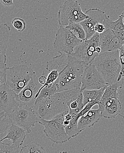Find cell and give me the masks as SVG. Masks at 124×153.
<instances>
[{
  "label": "cell",
  "instance_id": "e575fe53",
  "mask_svg": "<svg viewBox=\"0 0 124 153\" xmlns=\"http://www.w3.org/2000/svg\"><path fill=\"white\" fill-rule=\"evenodd\" d=\"M116 36H117V38L120 40L121 43L122 45H124V31L121 32H117L114 31Z\"/></svg>",
  "mask_w": 124,
  "mask_h": 153
},
{
  "label": "cell",
  "instance_id": "d4e9b609",
  "mask_svg": "<svg viewBox=\"0 0 124 153\" xmlns=\"http://www.w3.org/2000/svg\"><path fill=\"white\" fill-rule=\"evenodd\" d=\"M65 27L69 29L78 39L81 40H84L86 39V33L80 23H75Z\"/></svg>",
  "mask_w": 124,
  "mask_h": 153
},
{
  "label": "cell",
  "instance_id": "277c9868",
  "mask_svg": "<svg viewBox=\"0 0 124 153\" xmlns=\"http://www.w3.org/2000/svg\"><path fill=\"white\" fill-rule=\"evenodd\" d=\"M35 74L36 72L27 65H15L7 69L6 84L18 94Z\"/></svg>",
  "mask_w": 124,
  "mask_h": 153
},
{
  "label": "cell",
  "instance_id": "d590c367",
  "mask_svg": "<svg viewBox=\"0 0 124 153\" xmlns=\"http://www.w3.org/2000/svg\"><path fill=\"white\" fill-rule=\"evenodd\" d=\"M46 80H47V77L44 76H41L39 77V81L41 84L42 85H44L46 82Z\"/></svg>",
  "mask_w": 124,
  "mask_h": 153
},
{
  "label": "cell",
  "instance_id": "1f68e13d",
  "mask_svg": "<svg viewBox=\"0 0 124 153\" xmlns=\"http://www.w3.org/2000/svg\"><path fill=\"white\" fill-rule=\"evenodd\" d=\"M119 51L121 65H122V69H121V73L118 79V82L120 81L124 76V45H123L119 49Z\"/></svg>",
  "mask_w": 124,
  "mask_h": 153
},
{
  "label": "cell",
  "instance_id": "5b68a950",
  "mask_svg": "<svg viewBox=\"0 0 124 153\" xmlns=\"http://www.w3.org/2000/svg\"><path fill=\"white\" fill-rule=\"evenodd\" d=\"M68 112L66 111L49 120L39 118L38 123L44 126V133L54 143H64L71 139L66 134L64 125L65 116Z\"/></svg>",
  "mask_w": 124,
  "mask_h": 153
},
{
  "label": "cell",
  "instance_id": "cb8c5ba5",
  "mask_svg": "<svg viewBox=\"0 0 124 153\" xmlns=\"http://www.w3.org/2000/svg\"><path fill=\"white\" fill-rule=\"evenodd\" d=\"M57 92L58 91L55 82L50 86L43 87L41 90L39 91L36 96L35 102L48 98Z\"/></svg>",
  "mask_w": 124,
  "mask_h": 153
},
{
  "label": "cell",
  "instance_id": "836d02e7",
  "mask_svg": "<svg viewBox=\"0 0 124 153\" xmlns=\"http://www.w3.org/2000/svg\"><path fill=\"white\" fill-rule=\"evenodd\" d=\"M0 3L5 7H10L14 5L13 0H0Z\"/></svg>",
  "mask_w": 124,
  "mask_h": 153
},
{
  "label": "cell",
  "instance_id": "3957f363",
  "mask_svg": "<svg viewBox=\"0 0 124 153\" xmlns=\"http://www.w3.org/2000/svg\"><path fill=\"white\" fill-rule=\"evenodd\" d=\"M92 63L101 74L106 83L118 82L122 69L119 50L101 53Z\"/></svg>",
  "mask_w": 124,
  "mask_h": 153
},
{
  "label": "cell",
  "instance_id": "8fae6325",
  "mask_svg": "<svg viewBox=\"0 0 124 153\" xmlns=\"http://www.w3.org/2000/svg\"><path fill=\"white\" fill-rule=\"evenodd\" d=\"M11 28L7 24H2L0 28V85L6 82V72L8 69L6 65V51L10 38Z\"/></svg>",
  "mask_w": 124,
  "mask_h": 153
},
{
  "label": "cell",
  "instance_id": "83f0119b",
  "mask_svg": "<svg viewBox=\"0 0 124 153\" xmlns=\"http://www.w3.org/2000/svg\"><path fill=\"white\" fill-rule=\"evenodd\" d=\"M20 147H15L12 144H5L0 142V153H20Z\"/></svg>",
  "mask_w": 124,
  "mask_h": 153
},
{
  "label": "cell",
  "instance_id": "8d00e7d4",
  "mask_svg": "<svg viewBox=\"0 0 124 153\" xmlns=\"http://www.w3.org/2000/svg\"><path fill=\"white\" fill-rule=\"evenodd\" d=\"M121 15L123 16V20L124 21V10L123 11V13H122V15Z\"/></svg>",
  "mask_w": 124,
  "mask_h": 153
},
{
  "label": "cell",
  "instance_id": "ffe728a7",
  "mask_svg": "<svg viewBox=\"0 0 124 153\" xmlns=\"http://www.w3.org/2000/svg\"><path fill=\"white\" fill-rule=\"evenodd\" d=\"M109 84L103 87L100 89L91 90H85L82 91L83 96V104L86 105L88 103L92 102H100L106 88Z\"/></svg>",
  "mask_w": 124,
  "mask_h": 153
},
{
  "label": "cell",
  "instance_id": "52a82bcc",
  "mask_svg": "<svg viewBox=\"0 0 124 153\" xmlns=\"http://www.w3.org/2000/svg\"><path fill=\"white\" fill-rule=\"evenodd\" d=\"M99 46L100 34L96 32L90 39L81 41L80 44L75 48L71 55L87 67L100 54L97 50Z\"/></svg>",
  "mask_w": 124,
  "mask_h": 153
},
{
  "label": "cell",
  "instance_id": "44dd1931",
  "mask_svg": "<svg viewBox=\"0 0 124 153\" xmlns=\"http://www.w3.org/2000/svg\"><path fill=\"white\" fill-rule=\"evenodd\" d=\"M70 114L72 115V118L69 125L65 126V128L66 134L72 138L77 136L81 132L78 128V120L80 117L78 116V114Z\"/></svg>",
  "mask_w": 124,
  "mask_h": 153
},
{
  "label": "cell",
  "instance_id": "7a4b0ae2",
  "mask_svg": "<svg viewBox=\"0 0 124 153\" xmlns=\"http://www.w3.org/2000/svg\"><path fill=\"white\" fill-rule=\"evenodd\" d=\"M86 66L71 54L67 65L59 74L55 82L57 91L80 89L84 72Z\"/></svg>",
  "mask_w": 124,
  "mask_h": 153
},
{
  "label": "cell",
  "instance_id": "e0dca14e",
  "mask_svg": "<svg viewBox=\"0 0 124 153\" xmlns=\"http://www.w3.org/2000/svg\"><path fill=\"white\" fill-rule=\"evenodd\" d=\"M102 117L99 109H91L85 115L80 117L78 122V128L80 132L95 125Z\"/></svg>",
  "mask_w": 124,
  "mask_h": 153
},
{
  "label": "cell",
  "instance_id": "f1b7e54d",
  "mask_svg": "<svg viewBox=\"0 0 124 153\" xmlns=\"http://www.w3.org/2000/svg\"><path fill=\"white\" fill-rule=\"evenodd\" d=\"M59 74H59V72L56 70H52V71L49 72L48 76L47 77V80H46L45 84L41 86L39 91L41 90L43 87L52 85L59 77Z\"/></svg>",
  "mask_w": 124,
  "mask_h": 153
},
{
  "label": "cell",
  "instance_id": "ac0fdd59",
  "mask_svg": "<svg viewBox=\"0 0 124 153\" xmlns=\"http://www.w3.org/2000/svg\"><path fill=\"white\" fill-rule=\"evenodd\" d=\"M25 130L22 128L13 124L10 127L6 136L0 140L2 142L6 139L10 140L12 144L15 147L22 146L26 139Z\"/></svg>",
  "mask_w": 124,
  "mask_h": 153
},
{
  "label": "cell",
  "instance_id": "8992f818",
  "mask_svg": "<svg viewBox=\"0 0 124 153\" xmlns=\"http://www.w3.org/2000/svg\"><path fill=\"white\" fill-rule=\"evenodd\" d=\"M89 17L81 9L78 1L66 0L58 12V22L60 26L66 27L75 23H80Z\"/></svg>",
  "mask_w": 124,
  "mask_h": 153
},
{
  "label": "cell",
  "instance_id": "4316f807",
  "mask_svg": "<svg viewBox=\"0 0 124 153\" xmlns=\"http://www.w3.org/2000/svg\"><path fill=\"white\" fill-rule=\"evenodd\" d=\"M46 152V151L43 147L41 146L37 143L32 142L29 144L25 146L22 147L21 148L20 153H43Z\"/></svg>",
  "mask_w": 124,
  "mask_h": 153
},
{
  "label": "cell",
  "instance_id": "5bb4252c",
  "mask_svg": "<svg viewBox=\"0 0 124 153\" xmlns=\"http://www.w3.org/2000/svg\"><path fill=\"white\" fill-rule=\"evenodd\" d=\"M89 17L80 22V24L83 26L86 33V39H90L95 33L94 28L99 23H103L106 17L104 11L97 8L90 9L86 12Z\"/></svg>",
  "mask_w": 124,
  "mask_h": 153
},
{
  "label": "cell",
  "instance_id": "f546056e",
  "mask_svg": "<svg viewBox=\"0 0 124 153\" xmlns=\"http://www.w3.org/2000/svg\"><path fill=\"white\" fill-rule=\"evenodd\" d=\"M12 25L19 32H23L26 28V24L23 19L15 18L12 21Z\"/></svg>",
  "mask_w": 124,
  "mask_h": 153
},
{
  "label": "cell",
  "instance_id": "d6a6232c",
  "mask_svg": "<svg viewBox=\"0 0 124 153\" xmlns=\"http://www.w3.org/2000/svg\"><path fill=\"white\" fill-rule=\"evenodd\" d=\"M94 30L96 32L100 34L105 31L106 29L103 23H99L95 26Z\"/></svg>",
  "mask_w": 124,
  "mask_h": 153
},
{
  "label": "cell",
  "instance_id": "ba28073f",
  "mask_svg": "<svg viewBox=\"0 0 124 153\" xmlns=\"http://www.w3.org/2000/svg\"><path fill=\"white\" fill-rule=\"evenodd\" d=\"M13 123L26 131L31 132V127L38 122L39 117L35 109L27 105H21L9 114Z\"/></svg>",
  "mask_w": 124,
  "mask_h": 153
},
{
  "label": "cell",
  "instance_id": "4fadbf2b",
  "mask_svg": "<svg viewBox=\"0 0 124 153\" xmlns=\"http://www.w3.org/2000/svg\"><path fill=\"white\" fill-rule=\"evenodd\" d=\"M20 105L18 94L6 83L0 85V113L10 114Z\"/></svg>",
  "mask_w": 124,
  "mask_h": 153
},
{
  "label": "cell",
  "instance_id": "2e32d148",
  "mask_svg": "<svg viewBox=\"0 0 124 153\" xmlns=\"http://www.w3.org/2000/svg\"><path fill=\"white\" fill-rule=\"evenodd\" d=\"M123 45L114 31L110 29L100 34V46L102 53L119 50Z\"/></svg>",
  "mask_w": 124,
  "mask_h": 153
},
{
  "label": "cell",
  "instance_id": "d6986e66",
  "mask_svg": "<svg viewBox=\"0 0 124 153\" xmlns=\"http://www.w3.org/2000/svg\"><path fill=\"white\" fill-rule=\"evenodd\" d=\"M70 55L65 53H60L59 56L53 57L52 60L47 62L46 70L49 72L56 70L60 74L69 62Z\"/></svg>",
  "mask_w": 124,
  "mask_h": 153
},
{
  "label": "cell",
  "instance_id": "484cf974",
  "mask_svg": "<svg viewBox=\"0 0 124 153\" xmlns=\"http://www.w3.org/2000/svg\"><path fill=\"white\" fill-rule=\"evenodd\" d=\"M69 111L70 113H75L78 114L84 107L83 104V96L82 93L77 98L71 102L69 105Z\"/></svg>",
  "mask_w": 124,
  "mask_h": 153
},
{
  "label": "cell",
  "instance_id": "9c48e42d",
  "mask_svg": "<svg viewBox=\"0 0 124 153\" xmlns=\"http://www.w3.org/2000/svg\"><path fill=\"white\" fill-rule=\"evenodd\" d=\"M81 41L74 36L69 29L61 26L55 35L53 47L59 53L71 55Z\"/></svg>",
  "mask_w": 124,
  "mask_h": 153
},
{
  "label": "cell",
  "instance_id": "4dcf8cb0",
  "mask_svg": "<svg viewBox=\"0 0 124 153\" xmlns=\"http://www.w3.org/2000/svg\"><path fill=\"white\" fill-rule=\"evenodd\" d=\"M99 104V102H92L88 103L87 104L84 106L82 110L79 112L78 114V116L79 117H81L82 116L85 115L89 111L92 109V108L96 105Z\"/></svg>",
  "mask_w": 124,
  "mask_h": 153
},
{
  "label": "cell",
  "instance_id": "6da1fadb",
  "mask_svg": "<svg viewBox=\"0 0 124 153\" xmlns=\"http://www.w3.org/2000/svg\"><path fill=\"white\" fill-rule=\"evenodd\" d=\"M82 93L80 89H73L58 92L48 98L36 102L35 109L38 116L49 120L66 111H69L68 105Z\"/></svg>",
  "mask_w": 124,
  "mask_h": 153
},
{
  "label": "cell",
  "instance_id": "7402d4cb",
  "mask_svg": "<svg viewBox=\"0 0 124 153\" xmlns=\"http://www.w3.org/2000/svg\"><path fill=\"white\" fill-rule=\"evenodd\" d=\"M106 30L110 29L117 32L124 31L123 18L122 15L119 16L118 19L115 21H113L109 16H106L103 22Z\"/></svg>",
  "mask_w": 124,
  "mask_h": 153
},
{
  "label": "cell",
  "instance_id": "9a60e30c",
  "mask_svg": "<svg viewBox=\"0 0 124 153\" xmlns=\"http://www.w3.org/2000/svg\"><path fill=\"white\" fill-rule=\"evenodd\" d=\"M99 109L103 117L112 119L120 115L122 105L118 97L104 98L102 97L99 104Z\"/></svg>",
  "mask_w": 124,
  "mask_h": 153
},
{
  "label": "cell",
  "instance_id": "7c38bea8",
  "mask_svg": "<svg viewBox=\"0 0 124 153\" xmlns=\"http://www.w3.org/2000/svg\"><path fill=\"white\" fill-rule=\"evenodd\" d=\"M39 77L35 74L28 84L18 94L20 105H27L35 109L36 96L42 86L39 81Z\"/></svg>",
  "mask_w": 124,
  "mask_h": 153
},
{
  "label": "cell",
  "instance_id": "603a6c76",
  "mask_svg": "<svg viewBox=\"0 0 124 153\" xmlns=\"http://www.w3.org/2000/svg\"><path fill=\"white\" fill-rule=\"evenodd\" d=\"M13 124L9 114L0 113V140L6 136Z\"/></svg>",
  "mask_w": 124,
  "mask_h": 153
},
{
  "label": "cell",
  "instance_id": "30bf717a",
  "mask_svg": "<svg viewBox=\"0 0 124 153\" xmlns=\"http://www.w3.org/2000/svg\"><path fill=\"white\" fill-rule=\"evenodd\" d=\"M101 74L92 63L85 69L81 83V91L100 89L107 85Z\"/></svg>",
  "mask_w": 124,
  "mask_h": 153
}]
</instances>
